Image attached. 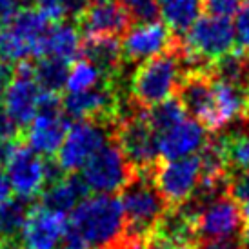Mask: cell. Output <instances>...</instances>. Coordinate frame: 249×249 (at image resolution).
I'll use <instances>...</instances> for the list:
<instances>
[{"label": "cell", "mask_w": 249, "mask_h": 249, "mask_svg": "<svg viewBox=\"0 0 249 249\" xmlns=\"http://www.w3.org/2000/svg\"><path fill=\"white\" fill-rule=\"evenodd\" d=\"M182 211L193 220L195 235L204 240H224L236 238L242 229V208L228 193L196 204L187 202Z\"/></svg>", "instance_id": "4"}, {"label": "cell", "mask_w": 249, "mask_h": 249, "mask_svg": "<svg viewBox=\"0 0 249 249\" xmlns=\"http://www.w3.org/2000/svg\"><path fill=\"white\" fill-rule=\"evenodd\" d=\"M86 193L88 189L80 177L66 175V177L55 178L49 184L48 189L42 195V204L53 211L68 214L78 208V204L86 198Z\"/></svg>", "instance_id": "22"}, {"label": "cell", "mask_w": 249, "mask_h": 249, "mask_svg": "<svg viewBox=\"0 0 249 249\" xmlns=\"http://www.w3.org/2000/svg\"><path fill=\"white\" fill-rule=\"evenodd\" d=\"M26 0H0V31L6 29L26 9Z\"/></svg>", "instance_id": "34"}, {"label": "cell", "mask_w": 249, "mask_h": 249, "mask_svg": "<svg viewBox=\"0 0 249 249\" xmlns=\"http://www.w3.org/2000/svg\"><path fill=\"white\" fill-rule=\"evenodd\" d=\"M131 17L118 0L109 2H93L80 15V31L86 38H102L125 33L129 28Z\"/></svg>", "instance_id": "17"}, {"label": "cell", "mask_w": 249, "mask_h": 249, "mask_svg": "<svg viewBox=\"0 0 249 249\" xmlns=\"http://www.w3.org/2000/svg\"><path fill=\"white\" fill-rule=\"evenodd\" d=\"M248 95H249V89H248Z\"/></svg>", "instance_id": "44"}, {"label": "cell", "mask_w": 249, "mask_h": 249, "mask_svg": "<svg viewBox=\"0 0 249 249\" xmlns=\"http://www.w3.org/2000/svg\"><path fill=\"white\" fill-rule=\"evenodd\" d=\"M84 58L93 62L104 75H111L122 62V44L113 36L88 38L84 44Z\"/></svg>", "instance_id": "24"}, {"label": "cell", "mask_w": 249, "mask_h": 249, "mask_svg": "<svg viewBox=\"0 0 249 249\" xmlns=\"http://www.w3.org/2000/svg\"><path fill=\"white\" fill-rule=\"evenodd\" d=\"M246 4H249V0H246Z\"/></svg>", "instance_id": "43"}, {"label": "cell", "mask_w": 249, "mask_h": 249, "mask_svg": "<svg viewBox=\"0 0 249 249\" xmlns=\"http://www.w3.org/2000/svg\"><path fill=\"white\" fill-rule=\"evenodd\" d=\"M82 51V31L75 28L73 24L58 22V24H53L49 28L48 35L44 38L40 58L48 56V58H55V60H60V62L71 66Z\"/></svg>", "instance_id": "21"}, {"label": "cell", "mask_w": 249, "mask_h": 249, "mask_svg": "<svg viewBox=\"0 0 249 249\" xmlns=\"http://www.w3.org/2000/svg\"><path fill=\"white\" fill-rule=\"evenodd\" d=\"M20 125L0 107V144H13Z\"/></svg>", "instance_id": "35"}, {"label": "cell", "mask_w": 249, "mask_h": 249, "mask_svg": "<svg viewBox=\"0 0 249 249\" xmlns=\"http://www.w3.org/2000/svg\"><path fill=\"white\" fill-rule=\"evenodd\" d=\"M15 144H0V166H6L9 155L13 151Z\"/></svg>", "instance_id": "41"}, {"label": "cell", "mask_w": 249, "mask_h": 249, "mask_svg": "<svg viewBox=\"0 0 249 249\" xmlns=\"http://www.w3.org/2000/svg\"><path fill=\"white\" fill-rule=\"evenodd\" d=\"M127 229L122 202L115 195L86 196L71 213L62 249H111Z\"/></svg>", "instance_id": "1"}, {"label": "cell", "mask_w": 249, "mask_h": 249, "mask_svg": "<svg viewBox=\"0 0 249 249\" xmlns=\"http://www.w3.org/2000/svg\"><path fill=\"white\" fill-rule=\"evenodd\" d=\"M49 22L36 9H24L6 29L0 31V60L24 64L29 56L42 55Z\"/></svg>", "instance_id": "6"}, {"label": "cell", "mask_w": 249, "mask_h": 249, "mask_svg": "<svg viewBox=\"0 0 249 249\" xmlns=\"http://www.w3.org/2000/svg\"><path fill=\"white\" fill-rule=\"evenodd\" d=\"M213 97L214 113L211 131H218L236 122L248 111L249 95L246 86L233 84L213 76Z\"/></svg>", "instance_id": "19"}, {"label": "cell", "mask_w": 249, "mask_h": 249, "mask_svg": "<svg viewBox=\"0 0 249 249\" xmlns=\"http://www.w3.org/2000/svg\"><path fill=\"white\" fill-rule=\"evenodd\" d=\"M78 177L93 195H115L131 184L135 173L118 142L111 140L82 167Z\"/></svg>", "instance_id": "7"}, {"label": "cell", "mask_w": 249, "mask_h": 249, "mask_svg": "<svg viewBox=\"0 0 249 249\" xmlns=\"http://www.w3.org/2000/svg\"><path fill=\"white\" fill-rule=\"evenodd\" d=\"M159 155L164 160H178L200 155L209 142L208 127L187 117L177 125L157 135Z\"/></svg>", "instance_id": "16"}, {"label": "cell", "mask_w": 249, "mask_h": 249, "mask_svg": "<svg viewBox=\"0 0 249 249\" xmlns=\"http://www.w3.org/2000/svg\"><path fill=\"white\" fill-rule=\"evenodd\" d=\"M33 71H35V78L38 86L42 88V91L48 93V95H56L62 88H66L70 64L42 56L33 66Z\"/></svg>", "instance_id": "25"}, {"label": "cell", "mask_w": 249, "mask_h": 249, "mask_svg": "<svg viewBox=\"0 0 249 249\" xmlns=\"http://www.w3.org/2000/svg\"><path fill=\"white\" fill-rule=\"evenodd\" d=\"M184 75L186 73L180 60L178 48L144 64H139L129 84L133 104H137L142 109H151L155 106L177 97Z\"/></svg>", "instance_id": "3"}, {"label": "cell", "mask_w": 249, "mask_h": 249, "mask_svg": "<svg viewBox=\"0 0 249 249\" xmlns=\"http://www.w3.org/2000/svg\"><path fill=\"white\" fill-rule=\"evenodd\" d=\"M28 213V206L18 198L0 206V242H11L20 236Z\"/></svg>", "instance_id": "27"}, {"label": "cell", "mask_w": 249, "mask_h": 249, "mask_svg": "<svg viewBox=\"0 0 249 249\" xmlns=\"http://www.w3.org/2000/svg\"><path fill=\"white\" fill-rule=\"evenodd\" d=\"M228 195L242 208L249 204V171H236L233 178H229Z\"/></svg>", "instance_id": "31"}, {"label": "cell", "mask_w": 249, "mask_h": 249, "mask_svg": "<svg viewBox=\"0 0 249 249\" xmlns=\"http://www.w3.org/2000/svg\"><path fill=\"white\" fill-rule=\"evenodd\" d=\"M46 95L48 93H44L36 82L33 66L24 62L13 73V78L2 97V109L18 125L28 127L42 109Z\"/></svg>", "instance_id": "12"}, {"label": "cell", "mask_w": 249, "mask_h": 249, "mask_svg": "<svg viewBox=\"0 0 249 249\" xmlns=\"http://www.w3.org/2000/svg\"><path fill=\"white\" fill-rule=\"evenodd\" d=\"M204 0H159V15L171 33L186 35L202 17Z\"/></svg>", "instance_id": "23"}, {"label": "cell", "mask_w": 249, "mask_h": 249, "mask_svg": "<svg viewBox=\"0 0 249 249\" xmlns=\"http://www.w3.org/2000/svg\"><path fill=\"white\" fill-rule=\"evenodd\" d=\"M68 15H82L89 7L91 0H64Z\"/></svg>", "instance_id": "38"}, {"label": "cell", "mask_w": 249, "mask_h": 249, "mask_svg": "<svg viewBox=\"0 0 249 249\" xmlns=\"http://www.w3.org/2000/svg\"><path fill=\"white\" fill-rule=\"evenodd\" d=\"M120 44H122V55L125 60L137 64H144L175 49L173 33L162 20L133 24L125 29Z\"/></svg>", "instance_id": "14"}, {"label": "cell", "mask_w": 249, "mask_h": 249, "mask_svg": "<svg viewBox=\"0 0 249 249\" xmlns=\"http://www.w3.org/2000/svg\"><path fill=\"white\" fill-rule=\"evenodd\" d=\"M13 73H15V71H11L9 64H6V62H2V60H0V98L4 97L7 86H9L11 78H13Z\"/></svg>", "instance_id": "37"}, {"label": "cell", "mask_w": 249, "mask_h": 249, "mask_svg": "<svg viewBox=\"0 0 249 249\" xmlns=\"http://www.w3.org/2000/svg\"><path fill=\"white\" fill-rule=\"evenodd\" d=\"M184 118H187V111L184 107V104L180 102L178 97L169 98L166 102L147 109V120H149V124H151V127L155 129L157 135L177 125Z\"/></svg>", "instance_id": "28"}, {"label": "cell", "mask_w": 249, "mask_h": 249, "mask_svg": "<svg viewBox=\"0 0 249 249\" xmlns=\"http://www.w3.org/2000/svg\"><path fill=\"white\" fill-rule=\"evenodd\" d=\"M70 124L66 120V113L58 104L56 95H46L42 109L35 120L28 125L26 145L42 157L56 155L62 145Z\"/></svg>", "instance_id": "13"}, {"label": "cell", "mask_w": 249, "mask_h": 249, "mask_svg": "<svg viewBox=\"0 0 249 249\" xmlns=\"http://www.w3.org/2000/svg\"><path fill=\"white\" fill-rule=\"evenodd\" d=\"M93 2H109V0H91V4H93Z\"/></svg>", "instance_id": "42"}, {"label": "cell", "mask_w": 249, "mask_h": 249, "mask_svg": "<svg viewBox=\"0 0 249 249\" xmlns=\"http://www.w3.org/2000/svg\"><path fill=\"white\" fill-rule=\"evenodd\" d=\"M111 142L109 127L100 120H75L56 153V167L64 173H76Z\"/></svg>", "instance_id": "8"}, {"label": "cell", "mask_w": 249, "mask_h": 249, "mask_svg": "<svg viewBox=\"0 0 249 249\" xmlns=\"http://www.w3.org/2000/svg\"><path fill=\"white\" fill-rule=\"evenodd\" d=\"M235 48V28L228 18L202 15L195 26L187 31L178 55L184 66V73H200L206 71V64H216L224 56L231 55Z\"/></svg>", "instance_id": "2"}, {"label": "cell", "mask_w": 249, "mask_h": 249, "mask_svg": "<svg viewBox=\"0 0 249 249\" xmlns=\"http://www.w3.org/2000/svg\"><path fill=\"white\" fill-rule=\"evenodd\" d=\"M117 142L133 169L147 171L155 167L160 157L157 133L147 120V109H142L137 104H135V111L129 115H124L118 125Z\"/></svg>", "instance_id": "11"}, {"label": "cell", "mask_w": 249, "mask_h": 249, "mask_svg": "<svg viewBox=\"0 0 249 249\" xmlns=\"http://www.w3.org/2000/svg\"><path fill=\"white\" fill-rule=\"evenodd\" d=\"M102 78H104V73L95 64L89 62L88 58H80L70 66L66 89L68 93H84V91L95 89L102 86Z\"/></svg>", "instance_id": "26"}, {"label": "cell", "mask_w": 249, "mask_h": 249, "mask_svg": "<svg viewBox=\"0 0 249 249\" xmlns=\"http://www.w3.org/2000/svg\"><path fill=\"white\" fill-rule=\"evenodd\" d=\"M120 202L127 231H131L133 238H140L145 233L155 231L166 218L167 202L155 187L153 178L135 177L124 189Z\"/></svg>", "instance_id": "5"}, {"label": "cell", "mask_w": 249, "mask_h": 249, "mask_svg": "<svg viewBox=\"0 0 249 249\" xmlns=\"http://www.w3.org/2000/svg\"><path fill=\"white\" fill-rule=\"evenodd\" d=\"M33 2H35V9L48 22L58 24L68 17L64 0H33Z\"/></svg>", "instance_id": "32"}, {"label": "cell", "mask_w": 249, "mask_h": 249, "mask_svg": "<svg viewBox=\"0 0 249 249\" xmlns=\"http://www.w3.org/2000/svg\"><path fill=\"white\" fill-rule=\"evenodd\" d=\"M178 98L184 104L187 113L191 115V118L198 120L208 129H211L214 113L213 75H211V71L184 75L182 86L178 89Z\"/></svg>", "instance_id": "18"}, {"label": "cell", "mask_w": 249, "mask_h": 249, "mask_svg": "<svg viewBox=\"0 0 249 249\" xmlns=\"http://www.w3.org/2000/svg\"><path fill=\"white\" fill-rule=\"evenodd\" d=\"M11 186H9V180L6 177V171L0 167V206H4L6 202L11 200Z\"/></svg>", "instance_id": "39"}, {"label": "cell", "mask_w": 249, "mask_h": 249, "mask_svg": "<svg viewBox=\"0 0 249 249\" xmlns=\"http://www.w3.org/2000/svg\"><path fill=\"white\" fill-rule=\"evenodd\" d=\"M240 0H204V11L213 17L228 18L231 20L238 9H240Z\"/></svg>", "instance_id": "33"}, {"label": "cell", "mask_w": 249, "mask_h": 249, "mask_svg": "<svg viewBox=\"0 0 249 249\" xmlns=\"http://www.w3.org/2000/svg\"><path fill=\"white\" fill-rule=\"evenodd\" d=\"M242 216H244V224H242V248L249 249V204L248 206H242Z\"/></svg>", "instance_id": "40"}, {"label": "cell", "mask_w": 249, "mask_h": 249, "mask_svg": "<svg viewBox=\"0 0 249 249\" xmlns=\"http://www.w3.org/2000/svg\"><path fill=\"white\" fill-rule=\"evenodd\" d=\"M195 249H244L238 238H224V240H204Z\"/></svg>", "instance_id": "36"}, {"label": "cell", "mask_w": 249, "mask_h": 249, "mask_svg": "<svg viewBox=\"0 0 249 249\" xmlns=\"http://www.w3.org/2000/svg\"><path fill=\"white\" fill-rule=\"evenodd\" d=\"M235 46L236 53L244 58H249V4H244L235 15Z\"/></svg>", "instance_id": "29"}, {"label": "cell", "mask_w": 249, "mask_h": 249, "mask_svg": "<svg viewBox=\"0 0 249 249\" xmlns=\"http://www.w3.org/2000/svg\"><path fill=\"white\" fill-rule=\"evenodd\" d=\"M202 177L204 167L200 155H193L178 160H164L153 173V184L167 206H186L195 198Z\"/></svg>", "instance_id": "10"}, {"label": "cell", "mask_w": 249, "mask_h": 249, "mask_svg": "<svg viewBox=\"0 0 249 249\" xmlns=\"http://www.w3.org/2000/svg\"><path fill=\"white\" fill-rule=\"evenodd\" d=\"M70 220L44 204L29 209L26 224L18 236L20 249H62Z\"/></svg>", "instance_id": "15"}, {"label": "cell", "mask_w": 249, "mask_h": 249, "mask_svg": "<svg viewBox=\"0 0 249 249\" xmlns=\"http://www.w3.org/2000/svg\"><path fill=\"white\" fill-rule=\"evenodd\" d=\"M4 167L11 191L18 200H29L40 193L44 195L49 184L55 180L53 167L28 145H15Z\"/></svg>", "instance_id": "9"}, {"label": "cell", "mask_w": 249, "mask_h": 249, "mask_svg": "<svg viewBox=\"0 0 249 249\" xmlns=\"http://www.w3.org/2000/svg\"><path fill=\"white\" fill-rule=\"evenodd\" d=\"M137 22L155 20L159 15V0H118Z\"/></svg>", "instance_id": "30"}, {"label": "cell", "mask_w": 249, "mask_h": 249, "mask_svg": "<svg viewBox=\"0 0 249 249\" xmlns=\"http://www.w3.org/2000/svg\"><path fill=\"white\" fill-rule=\"evenodd\" d=\"M62 109L75 120H97L115 109V95L106 86L84 93H68L62 100Z\"/></svg>", "instance_id": "20"}]
</instances>
